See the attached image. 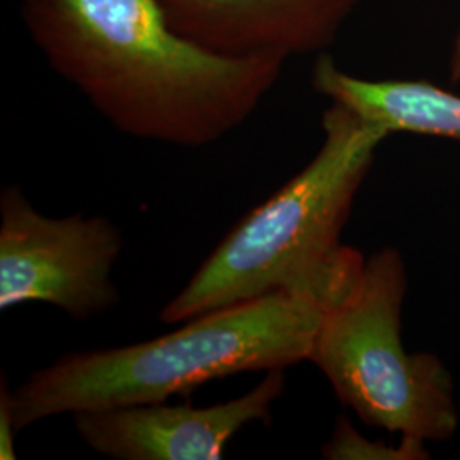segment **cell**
I'll return each mask as SVG.
<instances>
[{"label": "cell", "mask_w": 460, "mask_h": 460, "mask_svg": "<svg viewBox=\"0 0 460 460\" xmlns=\"http://www.w3.org/2000/svg\"><path fill=\"white\" fill-rule=\"evenodd\" d=\"M34 47L118 132L205 147L243 127L287 62L180 33L161 0H19Z\"/></svg>", "instance_id": "obj_1"}, {"label": "cell", "mask_w": 460, "mask_h": 460, "mask_svg": "<svg viewBox=\"0 0 460 460\" xmlns=\"http://www.w3.org/2000/svg\"><path fill=\"white\" fill-rule=\"evenodd\" d=\"M313 161L230 230L161 311L164 324L285 292L332 305L362 273L340 243L353 199L387 133L332 102Z\"/></svg>", "instance_id": "obj_2"}, {"label": "cell", "mask_w": 460, "mask_h": 460, "mask_svg": "<svg viewBox=\"0 0 460 460\" xmlns=\"http://www.w3.org/2000/svg\"><path fill=\"white\" fill-rule=\"evenodd\" d=\"M326 309L314 296L277 292L198 315L150 341L68 353L7 391L14 427L165 402L210 380L309 360Z\"/></svg>", "instance_id": "obj_3"}, {"label": "cell", "mask_w": 460, "mask_h": 460, "mask_svg": "<svg viewBox=\"0 0 460 460\" xmlns=\"http://www.w3.org/2000/svg\"><path fill=\"white\" fill-rule=\"evenodd\" d=\"M404 263L382 249L341 300L323 314L309 360L340 401L370 427L404 437L402 448L442 442L457 428L452 380L433 355H408L401 341Z\"/></svg>", "instance_id": "obj_4"}, {"label": "cell", "mask_w": 460, "mask_h": 460, "mask_svg": "<svg viewBox=\"0 0 460 460\" xmlns=\"http://www.w3.org/2000/svg\"><path fill=\"white\" fill-rule=\"evenodd\" d=\"M123 235L104 217L40 214L19 186L0 193V309L47 304L77 321L113 309Z\"/></svg>", "instance_id": "obj_5"}, {"label": "cell", "mask_w": 460, "mask_h": 460, "mask_svg": "<svg viewBox=\"0 0 460 460\" xmlns=\"http://www.w3.org/2000/svg\"><path fill=\"white\" fill-rule=\"evenodd\" d=\"M285 368L268 370L249 393L207 408L132 404L72 414L84 444L115 460H217L243 428L268 421L285 389Z\"/></svg>", "instance_id": "obj_6"}, {"label": "cell", "mask_w": 460, "mask_h": 460, "mask_svg": "<svg viewBox=\"0 0 460 460\" xmlns=\"http://www.w3.org/2000/svg\"><path fill=\"white\" fill-rule=\"evenodd\" d=\"M171 24L205 49L283 62L331 47L362 0H161Z\"/></svg>", "instance_id": "obj_7"}, {"label": "cell", "mask_w": 460, "mask_h": 460, "mask_svg": "<svg viewBox=\"0 0 460 460\" xmlns=\"http://www.w3.org/2000/svg\"><path fill=\"white\" fill-rule=\"evenodd\" d=\"M314 87L387 133L460 138V96L423 81L360 79L319 57Z\"/></svg>", "instance_id": "obj_8"}, {"label": "cell", "mask_w": 460, "mask_h": 460, "mask_svg": "<svg viewBox=\"0 0 460 460\" xmlns=\"http://www.w3.org/2000/svg\"><path fill=\"white\" fill-rule=\"evenodd\" d=\"M7 391L9 389L5 385H2V389H0V459L2 460L16 459L14 433L17 429L14 427L11 406H9Z\"/></svg>", "instance_id": "obj_9"}, {"label": "cell", "mask_w": 460, "mask_h": 460, "mask_svg": "<svg viewBox=\"0 0 460 460\" xmlns=\"http://www.w3.org/2000/svg\"><path fill=\"white\" fill-rule=\"evenodd\" d=\"M452 77H454V81L460 79V24L459 31L456 36V43H454V51H452Z\"/></svg>", "instance_id": "obj_10"}]
</instances>
